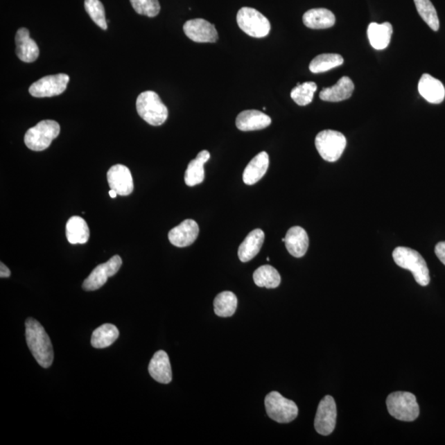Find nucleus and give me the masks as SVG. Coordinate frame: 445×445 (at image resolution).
I'll use <instances>...</instances> for the list:
<instances>
[{
	"mask_svg": "<svg viewBox=\"0 0 445 445\" xmlns=\"http://www.w3.org/2000/svg\"><path fill=\"white\" fill-rule=\"evenodd\" d=\"M392 257L399 267L408 270L412 273L419 285L421 286L429 285L430 281L429 268L420 253L410 247H398L392 252Z\"/></svg>",
	"mask_w": 445,
	"mask_h": 445,
	"instance_id": "2",
	"label": "nucleus"
},
{
	"mask_svg": "<svg viewBox=\"0 0 445 445\" xmlns=\"http://www.w3.org/2000/svg\"><path fill=\"white\" fill-rule=\"evenodd\" d=\"M265 234L263 230L256 229L248 234L239 246L238 255L242 263H247L259 254L263 245Z\"/></svg>",
	"mask_w": 445,
	"mask_h": 445,
	"instance_id": "20",
	"label": "nucleus"
},
{
	"mask_svg": "<svg viewBox=\"0 0 445 445\" xmlns=\"http://www.w3.org/2000/svg\"><path fill=\"white\" fill-rule=\"evenodd\" d=\"M60 126L51 120L42 121L30 128L25 134L24 142L30 150L42 151L50 147L51 142L58 137Z\"/></svg>",
	"mask_w": 445,
	"mask_h": 445,
	"instance_id": "5",
	"label": "nucleus"
},
{
	"mask_svg": "<svg viewBox=\"0 0 445 445\" xmlns=\"http://www.w3.org/2000/svg\"><path fill=\"white\" fill-rule=\"evenodd\" d=\"M315 146L322 159L333 163L341 158L347 146V139L335 130H322L316 137Z\"/></svg>",
	"mask_w": 445,
	"mask_h": 445,
	"instance_id": "6",
	"label": "nucleus"
},
{
	"mask_svg": "<svg viewBox=\"0 0 445 445\" xmlns=\"http://www.w3.org/2000/svg\"><path fill=\"white\" fill-rule=\"evenodd\" d=\"M337 405L333 396L327 395L318 405L314 427L318 434L329 435L333 433L337 421Z\"/></svg>",
	"mask_w": 445,
	"mask_h": 445,
	"instance_id": "10",
	"label": "nucleus"
},
{
	"mask_svg": "<svg viewBox=\"0 0 445 445\" xmlns=\"http://www.w3.org/2000/svg\"><path fill=\"white\" fill-rule=\"evenodd\" d=\"M305 26L311 29H326L333 27L335 17L333 12L326 8H313L303 16Z\"/></svg>",
	"mask_w": 445,
	"mask_h": 445,
	"instance_id": "23",
	"label": "nucleus"
},
{
	"mask_svg": "<svg viewBox=\"0 0 445 445\" xmlns=\"http://www.w3.org/2000/svg\"><path fill=\"white\" fill-rule=\"evenodd\" d=\"M317 89V85L314 82H305L304 84H298L291 91V98L299 106H307V105L312 103Z\"/></svg>",
	"mask_w": 445,
	"mask_h": 445,
	"instance_id": "32",
	"label": "nucleus"
},
{
	"mask_svg": "<svg viewBox=\"0 0 445 445\" xmlns=\"http://www.w3.org/2000/svg\"><path fill=\"white\" fill-rule=\"evenodd\" d=\"M269 168V155L261 152L253 158L244 170L243 179L247 185H254L267 173Z\"/></svg>",
	"mask_w": 445,
	"mask_h": 445,
	"instance_id": "22",
	"label": "nucleus"
},
{
	"mask_svg": "<svg viewBox=\"0 0 445 445\" xmlns=\"http://www.w3.org/2000/svg\"><path fill=\"white\" fill-rule=\"evenodd\" d=\"M16 54L17 58L25 63H32L39 56L37 42L30 37L29 30L21 28L17 30L15 37Z\"/></svg>",
	"mask_w": 445,
	"mask_h": 445,
	"instance_id": "15",
	"label": "nucleus"
},
{
	"mask_svg": "<svg viewBox=\"0 0 445 445\" xmlns=\"http://www.w3.org/2000/svg\"><path fill=\"white\" fill-rule=\"evenodd\" d=\"M25 326L26 340L35 360L43 368L51 367L54 360L53 347L44 327L30 317L26 321Z\"/></svg>",
	"mask_w": 445,
	"mask_h": 445,
	"instance_id": "1",
	"label": "nucleus"
},
{
	"mask_svg": "<svg viewBox=\"0 0 445 445\" xmlns=\"http://www.w3.org/2000/svg\"><path fill=\"white\" fill-rule=\"evenodd\" d=\"M11 276L10 270L8 269L3 263H0V277L8 278Z\"/></svg>",
	"mask_w": 445,
	"mask_h": 445,
	"instance_id": "36",
	"label": "nucleus"
},
{
	"mask_svg": "<svg viewBox=\"0 0 445 445\" xmlns=\"http://www.w3.org/2000/svg\"><path fill=\"white\" fill-rule=\"evenodd\" d=\"M435 254L445 265V242H440L435 246Z\"/></svg>",
	"mask_w": 445,
	"mask_h": 445,
	"instance_id": "35",
	"label": "nucleus"
},
{
	"mask_svg": "<svg viewBox=\"0 0 445 445\" xmlns=\"http://www.w3.org/2000/svg\"><path fill=\"white\" fill-rule=\"evenodd\" d=\"M107 182L112 190L120 195H129L134 190V182L130 169L124 165L116 164L108 170Z\"/></svg>",
	"mask_w": 445,
	"mask_h": 445,
	"instance_id": "13",
	"label": "nucleus"
},
{
	"mask_svg": "<svg viewBox=\"0 0 445 445\" xmlns=\"http://www.w3.org/2000/svg\"><path fill=\"white\" fill-rule=\"evenodd\" d=\"M387 411L401 421H413L420 414L416 396L408 392H395L387 396Z\"/></svg>",
	"mask_w": 445,
	"mask_h": 445,
	"instance_id": "4",
	"label": "nucleus"
},
{
	"mask_svg": "<svg viewBox=\"0 0 445 445\" xmlns=\"http://www.w3.org/2000/svg\"><path fill=\"white\" fill-rule=\"evenodd\" d=\"M119 337V331L114 325L107 324L99 326L91 335V344L94 348L103 349L112 346Z\"/></svg>",
	"mask_w": 445,
	"mask_h": 445,
	"instance_id": "27",
	"label": "nucleus"
},
{
	"mask_svg": "<svg viewBox=\"0 0 445 445\" xmlns=\"http://www.w3.org/2000/svg\"><path fill=\"white\" fill-rule=\"evenodd\" d=\"M198 222L193 220H186L170 231L168 239L173 245L185 247L191 245L198 238Z\"/></svg>",
	"mask_w": 445,
	"mask_h": 445,
	"instance_id": "14",
	"label": "nucleus"
},
{
	"mask_svg": "<svg viewBox=\"0 0 445 445\" xmlns=\"http://www.w3.org/2000/svg\"><path fill=\"white\" fill-rule=\"evenodd\" d=\"M344 59L338 54H322L316 56L309 64V69L314 73H324L343 64Z\"/></svg>",
	"mask_w": 445,
	"mask_h": 445,
	"instance_id": "30",
	"label": "nucleus"
},
{
	"mask_svg": "<svg viewBox=\"0 0 445 445\" xmlns=\"http://www.w3.org/2000/svg\"><path fill=\"white\" fill-rule=\"evenodd\" d=\"M211 159L207 150L200 151L193 160H191L185 173V182L189 186H194L202 183L204 179V165Z\"/></svg>",
	"mask_w": 445,
	"mask_h": 445,
	"instance_id": "24",
	"label": "nucleus"
},
{
	"mask_svg": "<svg viewBox=\"0 0 445 445\" xmlns=\"http://www.w3.org/2000/svg\"><path fill=\"white\" fill-rule=\"evenodd\" d=\"M272 119L265 113L257 110H247L239 113L236 125L242 132H252L268 128Z\"/></svg>",
	"mask_w": 445,
	"mask_h": 445,
	"instance_id": "16",
	"label": "nucleus"
},
{
	"mask_svg": "<svg viewBox=\"0 0 445 445\" xmlns=\"http://www.w3.org/2000/svg\"><path fill=\"white\" fill-rule=\"evenodd\" d=\"M137 14L155 17L159 14L161 7L159 0H130Z\"/></svg>",
	"mask_w": 445,
	"mask_h": 445,
	"instance_id": "34",
	"label": "nucleus"
},
{
	"mask_svg": "<svg viewBox=\"0 0 445 445\" xmlns=\"http://www.w3.org/2000/svg\"><path fill=\"white\" fill-rule=\"evenodd\" d=\"M265 411L273 421L290 423L298 417L299 409L293 401L283 398L278 392H272L265 399Z\"/></svg>",
	"mask_w": 445,
	"mask_h": 445,
	"instance_id": "7",
	"label": "nucleus"
},
{
	"mask_svg": "<svg viewBox=\"0 0 445 445\" xmlns=\"http://www.w3.org/2000/svg\"><path fill=\"white\" fill-rule=\"evenodd\" d=\"M419 93L427 102L439 104L444 101L445 89L442 82L428 73L423 74L418 85Z\"/></svg>",
	"mask_w": 445,
	"mask_h": 445,
	"instance_id": "18",
	"label": "nucleus"
},
{
	"mask_svg": "<svg viewBox=\"0 0 445 445\" xmlns=\"http://www.w3.org/2000/svg\"><path fill=\"white\" fill-rule=\"evenodd\" d=\"M85 8L91 20L103 30L107 29V21L103 4L99 0H85Z\"/></svg>",
	"mask_w": 445,
	"mask_h": 445,
	"instance_id": "33",
	"label": "nucleus"
},
{
	"mask_svg": "<svg viewBox=\"0 0 445 445\" xmlns=\"http://www.w3.org/2000/svg\"><path fill=\"white\" fill-rule=\"evenodd\" d=\"M69 77L65 73L48 76L33 82L29 93L34 98H51L63 94L67 88Z\"/></svg>",
	"mask_w": 445,
	"mask_h": 445,
	"instance_id": "9",
	"label": "nucleus"
},
{
	"mask_svg": "<svg viewBox=\"0 0 445 445\" xmlns=\"http://www.w3.org/2000/svg\"><path fill=\"white\" fill-rule=\"evenodd\" d=\"M148 372L155 381L164 385L172 381V368L167 353L164 351L155 353L148 365Z\"/></svg>",
	"mask_w": 445,
	"mask_h": 445,
	"instance_id": "17",
	"label": "nucleus"
},
{
	"mask_svg": "<svg viewBox=\"0 0 445 445\" xmlns=\"http://www.w3.org/2000/svg\"><path fill=\"white\" fill-rule=\"evenodd\" d=\"M267 261H270V259H269V257H268V259H267Z\"/></svg>",
	"mask_w": 445,
	"mask_h": 445,
	"instance_id": "38",
	"label": "nucleus"
},
{
	"mask_svg": "<svg viewBox=\"0 0 445 445\" xmlns=\"http://www.w3.org/2000/svg\"><path fill=\"white\" fill-rule=\"evenodd\" d=\"M286 247L288 252L297 259L306 254L309 240L306 231L299 226L292 227L286 235Z\"/></svg>",
	"mask_w": 445,
	"mask_h": 445,
	"instance_id": "19",
	"label": "nucleus"
},
{
	"mask_svg": "<svg viewBox=\"0 0 445 445\" xmlns=\"http://www.w3.org/2000/svg\"><path fill=\"white\" fill-rule=\"evenodd\" d=\"M137 109L139 116L151 125H163L168 119V108L154 91H146L139 95Z\"/></svg>",
	"mask_w": 445,
	"mask_h": 445,
	"instance_id": "3",
	"label": "nucleus"
},
{
	"mask_svg": "<svg viewBox=\"0 0 445 445\" xmlns=\"http://www.w3.org/2000/svg\"><path fill=\"white\" fill-rule=\"evenodd\" d=\"M237 305V297L231 291L222 292L213 300L215 313L216 315L222 317L233 316L236 312Z\"/></svg>",
	"mask_w": 445,
	"mask_h": 445,
	"instance_id": "29",
	"label": "nucleus"
},
{
	"mask_svg": "<svg viewBox=\"0 0 445 445\" xmlns=\"http://www.w3.org/2000/svg\"><path fill=\"white\" fill-rule=\"evenodd\" d=\"M253 281L257 286L274 289L280 286L281 277L276 268L270 265H264L253 273Z\"/></svg>",
	"mask_w": 445,
	"mask_h": 445,
	"instance_id": "28",
	"label": "nucleus"
},
{
	"mask_svg": "<svg viewBox=\"0 0 445 445\" xmlns=\"http://www.w3.org/2000/svg\"><path fill=\"white\" fill-rule=\"evenodd\" d=\"M90 231L86 221L80 216H73L67 224V238L69 243L85 244L89 241Z\"/></svg>",
	"mask_w": 445,
	"mask_h": 445,
	"instance_id": "26",
	"label": "nucleus"
},
{
	"mask_svg": "<svg viewBox=\"0 0 445 445\" xmlns=\"http://www.w3.org/2000/svg\"><path fill=\"white\" fill-rule=\"evenodd\" d=\"M414 2H415L418 14L425 21V23L435 32L438 30L439 28V20L437 12H436L435 8L430 2V0H414Z\"/></svg>",
	"mask_w": 445,
	"mask_h": 445,
	"instance_id": "31",
	"label": "nucleus"
},
{
	"mask_svg": "<svg viewBox=\"0 0 445 445\" xmlns=\"http://www.w3.org/2000/svg\"><path fill=\"white\" fill-rule=\"evenodd\" d=\"M109 195H110L112 198H116V195H119V194L116 193V191L111 189V191H109Z\"/></svg>",
	"mask_w": 445,
	"mask_h": 445,
	"instance_id": "37",
	"label": "nucleus"
},
{
	"mask_svg": "<svg viewBox=\"0 0 445 445\" xmlns=\"http://www.w3.org/2000/svg\"><path fill=\"white\" fill-rule=\"evenodd\" d=\"M237 23L240 29L252 37L263 38L270 33L269 20L255 8L243 7L239 10Z\"/></svg>",
	"mask_w": 445,
	"mask_h": 445,
	"instance_id": "8",
	"label": "nucleus"
},
{
	"mask_svg": "<svg viewBox=\"0 0 445 445\" xmlns=\"http://www.w3.org/2000/svg\"><path fill=\"white\" fill-rule=\"evenodd\" d=\"M367 34L370 45L375 50H383L390 45L392 34V26L390 23H383L382 24L371 23L368 27Z\"/></svg>",
	"mask_w": 445,
	"mask_h": 445,
	"instance_id": "25",
	"label": "nucleus"
},
{
	"mask_svg": "<svg viewBox=\"0 0 445 445\" xmlns=\"http://www.w3.org/2000/svg\"><path fill=\"white\" fill-rule=\"evenodd\" d=\"M183 30L186 36L195 42L213 43L219 39L215 26L202 19L187 21L183 26Z\"/></svg>",
	"mask_w": 445,
	"mask_h": 445,
	"instance_id": "12",
	"label": "nucleus"
},
{
	"mask_svg": "<svg viewBox=\"0 0 445 445\" xmlns=\"http://www.w3.org/2000/svg\"><path fill=\"white\" fill-rule=\"evenodd\" d=\"M121 265L122 260L119 255L112 256L107 263L98 265L82 283V289L86 291L100 289L106 283L109 277L119 272Z\"/></svg>",
	"mask_w": 445,
	"mask_h": 445,
	"instance_id": "11",
	"label": "nucleus"
},
{
	"mask_svg": "<svg viewBox=\"0 0 445 445\" xmlns=\"http://www.w3.org/2000/svg\"><path fill=\"white\" fill-rule=\"evenodd\" d=\"M354 89L355 85L351 78L344 76L334 86L322 89L320 97L325 102H341L350 98Z\"/></svg>",
	"mask_w": 445,
	"mask_h": 445,
	"instance_id": "21",
	"label": "nucleus"
}]
</instances>
